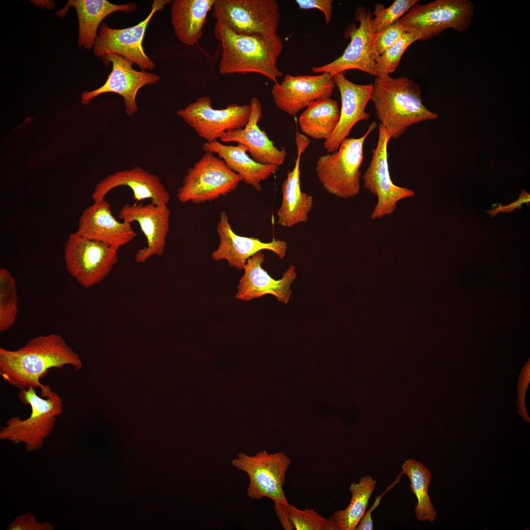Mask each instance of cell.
Here are the masks:
<instances>
[{
    "label": "cell",
    "mask_w": 530,
    "mask_h": 530,
    "mask_svg": "<svg viewBox=\"0 0 530 530\" xmlns=\"http://www.w3.org/2000/svg\"><path fill=\"white\" fill-rule=\"evenodd\" d=\"M70 365L80 370L79 354L56 333L39 335L16 350L0 348V375L12 386L23 389H44L40 379L52 368Z\"/></svg>",
    "instance_id": "cell-1"
},
{
    "label": "cell",
    "mask_w": 530,
    "mask_h": 530,
    "mask_svg": "<svg viewBox=\"0 0 530 530\" xmlns=\"http://www.w3.org/2000/svg\"><path fill=\"white\" fill-rule=\"evenodd\" d=\"M213 32L222 49L221 75L257 73L274 83L283 76L277 66L283 48L278 34L271 37L238 34L219 21L215 24Z\"/></svg>",
    "instance_id": "cell-2"
},
{
    "label": "cell",
    "mask_w": 530,
    "mask_h": 530,
    "mask_svg": "<svg viewBox=\"0 0 530 530\" xmlns=\"http://www.w3.org/2000/svg\"><path fill=\"white\" fill-rule=\"evenodd\" d=\"M377 118L391 138L402 136L410 126L421 122L435 120L438 114L423 104L420 85L406 77H376L371 100Z\"/></svg>",
    "instance_id": "cell-3"
},
{
    "label": "cell",
    "mask_w": 530,
    "mask_h": 530,
    "mask_svg": "<svg viewBox=\"0 0 530 530\" xmlns=\"http://www.w3.org/2000/svg\"><path fill=\"white\" fill-rule=\"evenodd\" d=\"M18 397L24 404L31 407L30 416L26 419L10 417L0 427V439L17 445L25 444L27 451L41 449L44 441L53 429L57 417L63 411L61 397L52 391L49 385L46 391L39 396L33 388L21 389Z\"/></svg>",
    "instance_id": "cell-4"
},
{
    "label": "cell",
    "mask_w": 530,
    "mask_h": 530,
    "mask_svg": "<svg viewBox=\"0 0 530 530\" xmlns=\"http://www.w3.org/2000/svg\"><path fill=\"white\" fill-rule=\"evenodd\" d=\"M377 127V123L372 122L363 135L347 137L337 150L318 158L315 168L317 176L329 194L348 199L359 193L364 143Z\"/></svg>",
    "instance_id": "cell-5"
},
{
    "label": "cell",
    "mask_w": 530,
    "mask_h": 530,
    "mask_svg": "<svg viewBox=\"0 0 530 530\" xmlns=\"http://www.w3.org/2000/svg\"><path fill=\"white\" fill-rule=\"evenodd\" d=\"M231 464L248 475L246 492L249 498L260 500L266 497L274 504H289L283 486L291 459L284 452L270 453L265 450L253 455L240 452Z\"/></svg>",
    "instance_id": "cell-6"
},
{
    "label": "cell",
    "mask_w": 530,
    "mask_h": 530,
    "mask_svg": "<svg viewBox=\"0 0 530 530\" xmlns=\"http://www.w3.org/2000/svg\"><path fill=\"white\" fill-rule=\"evenodd\" d=\"M474 11L469 0H437L416 3L399 21L406 32L418 33L421 40H425L448 28L458 32L469 29Z\"/></svg>",
    "instance_id": "cell-7"
},
{
    "label": "cell",
    "mask_w": 530,
    "mask_h": 530,
    "mask_svg": "<svg viewBox=\"0 0 530 530\" xmlns=\"http://www.w3.org/2000/svg\"><path fill=\"white\" fill-rule=\"evenodd\" d=\"M241 178L213 153H206L186 172L177 193L183 203L201 204L234 190Z\"/></svg>",
    "instance_id": "cell-8"
},
{
    "label": "cell",
    "mask_w": 530,
    "mask_h": 530,
    "mask_svg": "<svg viewBox=\"0 0 530 530\" xmlns=\"http://www.w3.org/2000/svg\"><path fill=\"white\" fill-rule=\"evenodd\" d=\"M212 15L237 33L265 37L277 34L281 18L275 0H215Z\"/></svg>",
    "instance_id": "cell-9"
},
{
    "label": "cell",
    "mask_w": 530,
    "mask_h": 530,
    "mask_svg": "<svg viewBox=\"0 0 530 530\" xmlns=\"http://www.w3.org/2000/svg\"><path fill=\"white\" fill-rule=\"evenodd\" d=\"M119 249L71 234L64 244L66 268L82 287L89 288L106 277L118 262Z\"/></svg>",
    "instance_id": "cell-10"
},
{
    "label": "cell",
    "mask_w": 530,
    "mask_h": 530,
    "mask_svg": "<svg viewBox=\"0 0 530 530\" xmlns=\"http://www.w3.org/2000/svg\"><path fill=\"white\" fill-rule=\"evenodd\" d=\"M249 104H231L223 109L212 106L208 95L177 111V114L207 142L220 139L226 132L243 128L249 118Z\"/></svg>",
    "instance_id": "cell-11"
},
{
    "label": "cell",
    "mask_w": 530,
    "mask_h": 530,
    "mask_svg": "<svg viewBox=\"0 0 530 530\" xmlns=\"http://www.w3.org/2000/svg\"><path fill=\"white\" fill-rule=\"evenodd\" d=\"M390 139L388 132L379 124L376 145L372 149L371 161L363 176L364 187L377 198L371 214L372 220L392 214L399 201L415 195L412 189L396 185L392 181L387 151Z\"/></svg>",
    "instance_id": "cell-12"
},
{
    "label": "cell",
    "mask_w": 530,
    "mask_h": 530,
    "mask_svg": "<svg viewBox=\"0 0 530 530\" xmlns=\"http://www.w3.org/2000/svg\"><path fill=\"white\" fill-rule=\"evenodd\" d=\"M354 18L359 26L357 27L355 25H350L347 29L345 33L350 37V41L343 54L328 64L313 67V72L326 73L333 76L356 69L379 76L376 63L378 55L374 48V34L371 27V15L366 7L360 6L355 11Z\"/></svg>",
    "instance_id": "cell-13"
},
{
    "label": "cell",
    "mask_w": 530,
    "mask_h": 530,
    "mask_svg": "<svg viewBox=\"0 0 530 530\" xmlns=\"http://www.w3.org/2000/svg\"><path fill=\"white\" fill-rule=\"evenodd\" d=\"M171 0H155L148 16L132 26L115 29L102 24L94 45V53L97 57L109 53L120 55L135 63L142 71L152 70L155 63L145 53L142 46L147 26L154 14L163 9Z\"/></svg>",
    "instance_id": "cell-14"
},
{
    "label": "cell",
    "mask_w": 530,
    "mask_h": 530,
    "mask_svg": "<svg viewBox=\"0 0 530 530\" xmlns=\"http://www.w3.org/2000/svg\"><path fill=\"white\" fill-rule=\"evenodd\" d=\"M102 57L106 65L111 63V71L102 86L82 93V103L88 105L91 100L102 94L114 93L123 97L127 115H133L138 111L136 97L138 90L147 84L157 83L160 79V76L133 69L132 62L118 54L109 53Z\"/></svg>",
    "instance_id": "cell-15"
},
{
    "label": "cell",
    "mask_w": 530,
    "mask_h": 530,
    "mask_svg": "<svg viewBox=\"0 0 530 530\" xmlns=\"http://www.w3.org/2000/svg\"><path fill=\"white\" fill-rule=\"evenodd\" d=\"M170 215L167 205H157L151 202L146 205L126 203L121 208L119 218L131 223L136 222L146 239L147 245L135 254L137 263H143L151 257L164 254Z\"/></svg>",
    "instance_id": "cell-16"
},
{
    "label": "cell",
    "mask_w": 530,
    "mask_h": 530,
    "mask_svg": "<svg viewBox=\"0 0 530 530\" xmlns=\"http://www.w3.org/2000/svg\"><path fill=\"white\" fill-rule=\"evenodd\" d=\"M335 84L326 73L318 75H286L281 83L275 82L271 94L276 106L290 115H295L313 102L330 98Z\"/></svg>",
    "instance_id": "cell-17"
},
{
    "label": "cell",
    "mask_w": 530,
    "mask_h": 530,
    "mask_svg": "<svg viewBox=\"0 0 530 530\" xmlns=\"http://www.w3.org/2000/svg\"><path fill=\"white\" fill-rule=\"evenodd\" d=\"M332 77L340 91L341 108L336 127L324 142V147L329 153L338 149L357 123L369 119L371 114L366 111V107L371 100L372 90V84L353 83L345 78L344 73Z\"/></svg>",
    "instance_id": "cell-18"
},
{
    "label": "cell",
    "mask_w": 530,
    "mask_h": 530,
    "mask_svg": "<svg viewBox=\"0 0 530 530\" xmlns=\"http://www.w3.org/2000/svg\"><path fill=\"white\" fill-rule=\"evenodd\" d=\"M216 231L219 237L217 248L212 254L215 261L226 260L231 267L238 270H243L248 259L262 250H268L282 259L286 255L287 243L281 239L273 238L264 242L253 237L240 236L234 232L225 212H221Z\"/></svg>",
    "instance_id": "cell-19"
},
{
    "label": "cell",
    "mask_w": 530,
    "mask_h": 530,
    "mask_svg": "<svg viewBox=\"0 0 530 530\" xmlns=\"http://www.w3.org/2000/svg\"><path fill=\"white\" fill-rule=\"evenodd\" d=\"M131 223L119 221L105 199L87 207L81 213L76 232L86 238L119 248L130 242L137 233Z\"/></svg>",
    "instance_id": "cell-20"
},
{
    "label": "cell",
    "mask_w": 530,
    "mask_h": 530,
    "mask_svg": "<svg viewBox=\"0 0 530 530\" xmlns=\"http://www.w3.org/2000/svg\"><path fill=\"white\" fill-rule=\"evenodd\" d=\"M265 255L260 251L247 261L236 297L249 301L266 294L275 296L287 304L292 293L291 285L297 276L295 266L290 265L279 280L272 278L263 267Z\"/></svg>",
    "instance_id": "cell-21"
},
{
    "label": "cell",
    "mask_w": 530,
    "mask_h": 530,
    "mask_svg": "<svg viewBox=\"0 0 530 530\" xmlns=\"http://www.w3.org/2000/svg\"><path fill=\"white\" fill-rule=\"evenodd\" d=\"M250 114L246 125L242 128L225 133L220 140L223 143L235 142L246 146L251 158L264 164H283L287 152L285 147H276L266 132L261 130L258 123L262 116V106L260 100L252 97L249 104Z\"/></svg>",
    "instance_id": "cell-22"
},
{
    "label": "cell",
    "mask_w": 530,
    "mask_h": 530,
    "mask_svg": "<svg viewBox=\"0 0 530 530\" xmlns=\"http://www.w3.org/2000/svg\"><path fill=\"white\" fill-rule=\"evenodd\" d=\"M126 186L133 192V199L140 202L150 199L157 205H167L170 195L159 178L140 167L121 170L110 174L96 185L92 195L93 202L105 199L112 189Z\"/></svg>",
    "instance_id": "cell-23"
},
{
    "label": "cell",
    "mask_w": 530,
    "mask_h": 530,
    "mask_svg": "<svg viewBox=\"0 0 530 530\" xmlns=\"http://www.w3.org/2000/svg\"><path fill=\"white\" fill-rule=\"evenodd\" d=\"M310 142V139L298 132L295 134L297 158L292 170H289L282 184V200L277 212V223L284 227H291L308 220V214L312 210L313 198L312 195L301 190L300 162L301 155Z\"/></svg>",
    "instance_id": "cell-24"
},
{
    "label": "cell",
    "mask_w": 530,
    "mask_h": 530,
    "mask_svg": "<svg viewBox=\"0 0 530 530\" xmlns=\"http://www.w3.org/2000/svg\"><path fill=\"white\" fill-rule=\"evenodd\" d=\"M203 149L206 152L216 154L242 181L259 192L263 189L261 182L267 179L278 168L275 165L264 164L255 161L247 154V147L241 143H238L236 146L227 145L215 140L204 143Z\"/></svg>",
    "instance_id": "cell-25"
},
{
    "label": "cell",
    "mask_w": 530,
    "mask_h": 530,
    "mask_svg": "<svg viewBox=\"0 0 530 530\" xmlns=\"http://www.w3.org/2000/svg\"><path fill=\"white\" fill-rule=\"evenodd\" d=\"M215 0H174L171 7V23L181 42L193 46L201 39L207 15Z\"/></svg>",
    "instance_id": "cell-26"
},
{
    "label": "cell",
    "mask_w": 530,
    "mask_h": 530,
    "mask_svg": "<svg viewBox=\"0 0 530 530\" xmlns=\"http://www.w3.org/2000/svg\"><path fill=\"white\" fill-rule=\"evenodd\" d=\"M68 5L75 7L77 12L79 45L88 50L94 47L98 28L106 17L114 12L130 13L137 8L134 2L117 5L106 0H70Z\"/></svg>",
    "instance_id": "cell-27"
},
{
    "label": "cell",
    "mask_w": 530,
    "mask_h": 530,
    "mask_svg": "<svg viewBox=\"0 0 530 530\" xmlns=\"http://www.w3.org/2000/svg\"><path fill=\"white\" fill-rule=\"evenodd\" d=\"M340 109L330 98L317 100L310 104L300 115L298 122L301 131L315 139H326L338 124Z\"/></svg>",
    "instance_id": "cell-28"
},
{
    "label": "cell",
    "mask_w": 530,
    "mask_h": 530,
    "mask_svg": "<svg viewBox=\"0 0 530 530\" xmlns=\"http://www.w3.org/2000/svg\"><path fill=\"white\" fill-rule=\"evenodd\" d=\"M401 474H405L410 481V487L417 498L415 514L421 521L433 522L436 516L429 495L431 475L429 469L415 459L406 460L401 466Z\"/></svg>",
    "instance_id": "cell-29"
},
{
    "label": "cell",
    "mask_w": 530,
    "mask_h": 530,
    "mask_svg": "<svg viewBox=\"0 0 530 530\" xmlns=\"http://www.w3.org/2000/svg\"><path fill=\"white\" fill-rule=\"evenodd\" d=\"M376 483L377 481L369 475L362 477L358 483L352 482L349 487L351 494L349 504L333 515L340 530H355L366 513Z\"/></svg>",
    "instance_id": "cell-30"
},
{
    "label": "cell",
    "mask_w": 530,
    "mask_h": 530,
    "mask_svg": "<svg viewBox=\"0 0 530 530\" xmlns=\"http://www.w3.org/2000/svg\"><path fill=\"white\" fill-rule=\"evenodd\" d=\"M18 294L15 278L5 268L0 269V332L9 330L18 313Z\"/></svg>",
    "instance_id": "cell-31"
},
{
    "label": "cell",
    "mask_w": 530,
    "mask_h": 530,
    "mask_svg": "<svg viewBox=\"0 0 530 530\" xmlns=\"http://www.w3.org/2000/svg\"><path fill=\"white\" fill-rule=\"evenodd\" d=\"M286 510L289 521L296 530H339L333 515L327 519L313 508L300 510L290 504L287 505Z\"/></svg>",
    "instance_id": "cell-32"
},
{
    "label": "cell",
    "mask_w": 530,
    "mask_h": 530,
    "mask_svg": "<svg viewBox=\"0 0 530 530\" xmlns=\"http://www.w3.org/2000/svg\"><path fill=\"white\" fill-rule=\"evenodd\" d=\"M418 40H421V36L419 33L406 32L395 44L378 55L376 59V63L379 76L390 75L394 72L398 67L406 49Z\"/></svg>",
    "instance_id": "cell-33"
},
{
    "label": "cell",
    "mask_w": 530,
    "mask_h": 530,
    "mask_svg": "<svg viewBox=\"0 0 530 530\" xmlns=\"http://www.w3.org/2000/svg\"><path fill=\"white\" fill-rule=\"evenodd\" d=\"M417 0H395L387 8L377 4L371 19V27L375 34L398 21L410 8L417 3Z\"/></svg>",
    "instance_id": "cell-34"
},
{
    "label": "cell",
    "mask_w": 530,
    "mask_h": 530,
    "mask_svg": "<svg viewBox=\"0 0 530 530\" xmlns=\"http://www.w3.org/2000/svg\"><path fill=\"white\" fill-rule=\"evenodd\" d=\"M405 32V28L398 20L384 30L375 34L374 46L378 56L395 44Z\"/></svg>",
    "instance_id": "cell-35"
},
{
    "label": "cell",
    "mask_w": 530,
    "mask_h": 530,
    "mask_svg": "<svg viewBox=\"0 0 530 530\" xmlns=\"http://www.w3.org/2000/svg\"><path fill=\"white\" fill-rule=\"evenodd\" d=\"M7 530H53V525L47 522L37 521L33 514L28 512L19 516L10 523Z\"/></svg>",
    "instance_id": "cell-36"
},
{
    "label": "cell",
    "mask_w": 530,
    "mask_h": 530,
    "mask_svg": "<svg viewBox=\"0 0 530 530\" xmlns=\"http://www.w3.org/2000/svg\"><path fill=\"white\" fill-rule=\"evenodd\" d=\"M295 1L299 9L319 10L324 14L326 24L330 23L332 18L333 0H296Z\"/></svg>",
    "instance_id": "cell-37"
},
{
    "label": "cell",
    "mask_w": 530,
    "mask_h": 530,
    "mask_svg": "<svg viewBox=\"0 0 530 530\" xmlns=\"http://www.w3.org/2000/svg\"><path fill=\"white\" fill-rule=\"evenodd\" d=\"M530 201V193L527 192L524 189L522 190L521 194L519 198L511 203L510 204L503 206L502 205H499L498 210H497V213L500 212H510L515 209L520 208L523 203H526L528 204Z\"/></svg>",
    "instance_id": "cell-38"
}]
</instances>
